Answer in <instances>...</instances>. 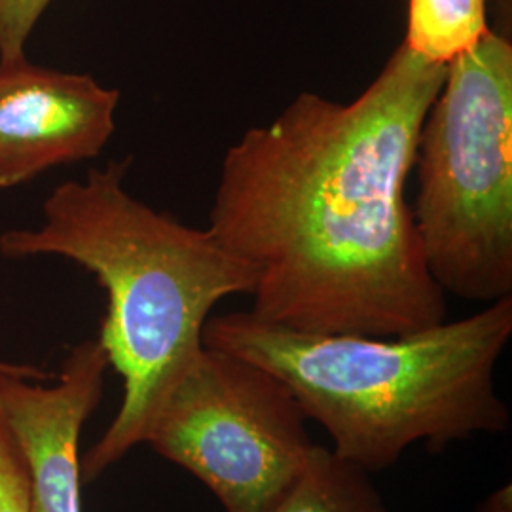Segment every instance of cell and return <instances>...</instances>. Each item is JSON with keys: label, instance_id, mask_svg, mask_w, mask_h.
<instances>
[{"label": "cell", "instance_id": "6da1fadb", "mask_svg": "<svg viewBox=\"0 0 512 512\" xmlns=\"http://www.w3.org/2000/svg\"><path fill=\"white\" fill-rule=\"evenodd\" d=\"M444 74L403 42L353 101L302 92L226 150L207 228L255 268V319L378 338L446 321L406 200Z\"/></svg>", "mask_w": 512, "mask_h": 512}, {"label": "cell", "instance_id": "7a4b0ae2", "mask_svg": "<svg viewBox=\"0 0 512 512\" xmlns=\"http://www.w3.org/2000/svg\"><path fill=\"white\" fill-rule=\"evenodd\" d=\"M129 160L92 169L52 190L35 228L0 234L10 258L61 256L92 272L107 293L97 336L122 378V403L80 463L92 482L145 444L150 421L203 349V327L228 296L251 294L256 272L209 228L186 226L126 190Z\"/></svg>", "mask_w": 512, "mask_h": 512}, {"label": "cell", "instance_id": "3957f363", "mask_svg": "<svg viewBox=\"0 0 512 512\" xmlns=\"http://www.w3.org/2000/svg\"><path fill=\"white\" fill-rule=\"evenodd\" d=\"M511 336L512 298H503L465 319L389 338L296 332L232 311L209 317L203 346L272 372L327 431L330 450L374 475L414 444L442 450L509 431L495 368Z\"/></svg>", "mask_w": 512, "mask_h": 512}, {"label": "cell", "instance_id": "277c9868", "mask_svg": "<svg viewBox=\"0 0 512 512\" xmlns=\"http://www.w3.org/2000/svg\"><path fill=\"white\" fill-rule=\"evenodd\" d=\"M414 169L412 217L442 293L512 298V38L490 29L446 65Z\"/></svg>", "mask_w": 512, "mask_h": 512}, {"label": "cell", "instance_id": "5b68a950", "mask_svg": "<svg viewBox=\"0 0 512 512\" xmlns=\"http://www.w3.org/2000/svg\"><path fill=\"white\" fill-rule=\"evenodd\" d=\"M289 387L262 366L205 348L169 389L145 444L196 476L224 512H266L315 442Z\"/></svg>", "mask_w": 512, "mask_h": 512}, {"label": "cell", "instance_id": "8992f818", "mask_svg": "<svg viewBox=\"0 0 512 512\" xmlns=\"http://www.w3.org/2000/svg\"><path fill=\"white\" fill-rule=\"evenodd\" d=\"M120 93L90 74L0 63V190L97 158L116 129Z\"/></svg>", "mask_w": 512, "mask_h": 512}, {"label": "cell", "instance_id": "52a82bcc", "mask_svg": "<svg viewBox=\"0 0 512 512\" xmlns=\"http://www.w3.org/2000/svg\"><path fill=\"white\" fill-rule=\"evenodd\" d=\"M107 368L95 338L71 351L54 384L0 374V408L27 469L31 512H82L78 444L101 401Z\"/></svg>", "mask_w": 512, "mask_h": 512}, {"label": "cell", "instance_id": "ba28073f", "mask_svg": "<svg viewBox=\"0 0 512 512\" xmlns=\"http://www.w3.org/2000/svg\"><path fill=\"white\" fill-rule=\"evenodd\" d=\"M370 476L315 444L293 486L266 512H387Z\"/></svg>", "mask_w": 512, "mask_h": 512}, {"label": "cell", "instance_id": "9c48e42d", "mask_svg": "<svg viewBox=\"0 0 512 512\" xmlns=\"http://www.w3.org/2000/svg\"><path fill=\"white\" fill-rule=\"evenodd\" d=\"M490 0H408L404 44L448 65L490 31Z\"/></svg>", "mask_w": 512, "mask_h": 512}, {"label": "cell", "instance_id": "30bf717a", "mask_svg": "<svg viewBox=\"0 0 512 512\" xmlns=\"http://www.w3.org/2000/svg\"><path fill=\"white\" fill-rule=\"evenodd\" d=\"M54 0H0V63L27 59V42Z\"/></svg>", "mask_w": 512, "mask_h": 512}, {"label": "cell", "instance_id": "8fae6325", "mask_svg": "<svg viewBox=\"0 0 512 512\" xmlns=\"http://www.w3.org/2000/svg\"><path fill=\"white\" fill-rule=\"evenodd\" d=\"M0 512H31L29 478L19 452L0 459Z\"/></svg>", "mask_w": 512, "mask_h": 512}, {"label": "cell", "instance_id": "7c38bea8", "mask_svg": "<svg viewBox=\"0 0 512 512\" xmlns=\"http://www.w3.org/2000/svg\"><path fill=\"white\" fill-rule=\"evenodd\" d=\"M490 27L495 33L512 38V0H490Z\"/></svg>", "mask_w": 512, "mask_h": 512}, {"label": "cell", "instance_id": "4fadbf2b", "mask_svg": "<svg viewBox=\"0 0 512 512\" xmlns=\"http://www.w3.org/2000/svg\"><path fill=\"white\" fill-rule=\"evenodd\" d=\"M476 512H512V486L511 484H503L494 492L486 495L478 507Z\"/></svg>", "mask_w": 512, "mask_h": 512}, {"label": "cell", "instance_id": "5bb4252c", "mask_svg": "<svg viewBox=\"0 0 512 512\" xmlns=\"http://www.w3.org/2000/svg\"><path fill=\"white\" fill-rule=\"evenodd\" d=\"M25 376H27V374H25ZM18 452V444H16V440L12 437V433H10V429H8V423L4 420L2 408H0V459L16 456Z\"/></svg>", "mask_w": 512, "mask_h": 512}, {"label": "cell", "instance_id": "9a60e30c", "mask_svg": "<svg viewBox=\"0 0 512 512\" xmlns=\"http://www.w3.org/2000/svg\"><path fill=\"white\" fill-rule=\"evenodd\" d=\"M0 374H27V376L44 378L38 370L31 368V366L12 365V363H4V361H0Z\"/></svg>", "mask_w": 512, "mask_h": 512}]
</instances>
